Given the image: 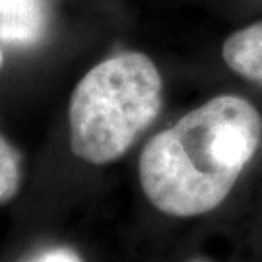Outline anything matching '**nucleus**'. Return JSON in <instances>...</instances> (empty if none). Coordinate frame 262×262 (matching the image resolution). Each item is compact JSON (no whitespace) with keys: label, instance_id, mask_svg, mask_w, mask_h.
Returning a JSON list of instances; mask_svg holds the SVG:
<instances>
[{"label":"nucleus","instance_id":"obj_1","mask_svg":"<svg viewBox=\"0 0 262 262\" xmlns=\"http://www.w3.org/2000/svg\"><path fill=\"white\" fill-rule=\"evenodd\" d=\"M262 142V115L241 95H215L146 142L138 177L159 212L194 217L229 196Z\"/></svg>","mask_w":262,"mask_h":262},{"label":"nucleus","instance_id":"obj_2","mask_svg":"<svg viewBox=\"0 0 262 262\" xmlns=\"http://www.w3.org/2000/svg\"><path fill=\"white\" fill-rule=\"evenodd\" d=\"M163 82L144 53H119L101 60L78 82L70 97V148L94 165L124 156L158 119Z\"/></svg>","mask_w":262,"mask_h":262},{"label":"nucleus","instance_id":"obj_3","mask_svg":"<svg viewBox=\"0 0 262 262\" xmlns=\"http://www.w3.org/2000/svg\"><path fill=\"white\" fill-rule=\"evenodd\" d=\"M49 10L45 0H0V43L31 47L45 37Z\"/></svg>","mask_w":262,"mask_h":262},{"label":"nucleus","instance_id":"obj_4","mask_svg":"<svg viewBox=\"0 0 262 262\" xmlns=\"http://www.w3.org/2000/svg\"><path fill=\"white\" fill-rule=\"evenodd\" d=\"M222 56L235 74L262 85V21L231 33L225 39Z\"/></svg>","mask_w":262,"mask_h":262},{"label":"nucleus","instance_id":"obj_5","mask_svg":"<svg viewBox=\"0 0 262 262\" xmlns=\"http://www.w3.org/2000/svg\"><path fill=\"white\" fill-rule=\"evenodd\" d=\"M21 181V158L18 150L0 134V204L18 194Z\"/></svg>","mask_w":262,"mask_h":262},{"label":"nucleus","instance_id":"obj_6","mask_svg":"<svg viewBox=\"0 0 262 262\" xmlns=\"http://www.w3.org/2000/svg\"><path fill=\"white\" fill-rule=\"evenodd\" d=\"M28 262H84L80 254L68 247H53L31 256Z\"/></svg>","mask_w":262,"mask_h":262},{"label":"nucleus","instance_id":"obj_7","mask_svg":"<svg viewBox=\"0 0 262 262\" xmlns=\"http://www.w3.org/2000/svg\"><path fill=\"white\" fill-rule=\"evenodd\" d=\"M0 66H2V51H0Z\"/></svg>","mask_w":262,"mask_h":262},{"label":"nucleus","instance_id":"obj_8","mask_svg":"<svg viewBox=\"0 0 262 262\" xmlns=\"http://www.w3.org/2000/svg\"><path fill=\"white\" fill-rule=\"evenodd\" d=\"M190 262H208V260H190Z\"/></svg>","mask_w":262,"mask_h":262}]
</instances>
